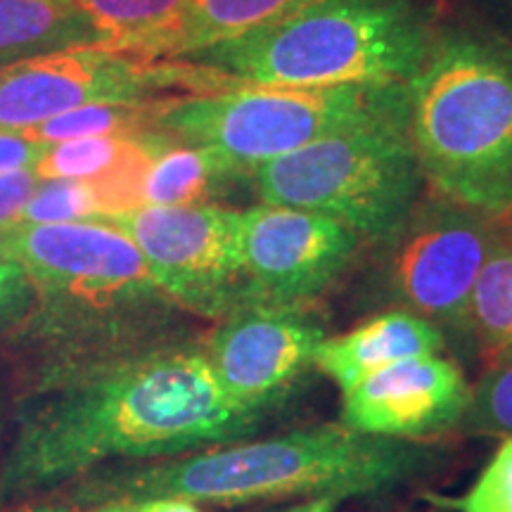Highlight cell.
I'll return each mask as SVG.
<instances>
[{
    "label": "cell",
    "instance_id": "obj_33",
    "mask_svg": "<svg viewBox=\"0 0 512 512\" xmlns=\"http://www.w3.org/2000/svg\"><path fill=\"white\" fill-rule=\"evenodd\" d=\"M510 221H512V214H510Z\"/></svg>",
    "mask_w": 512,
    "mask_h": 512
},
{
    "label": "cell",
    "instance_id": "obj_27",
    "mask_svg": "<svg viewBox=\"0 0 512 512\" xmlns=\"http://www.w3.org/2000/svg\"><path fill=\"white\" fill-rule=\"evenodd\" d=\"M38 183L41 178L34 169L0 174V230L10 228L19 219Z\"/></svg>",
    "mask_w": 512,
    "mask_h": 512
},
{
    "label": "cell",
    "instance_id": "obj_21",
    "mask_svg": "<svg viewBox=\"0 0 512 512\" xmlns=\"http://www.w3.org/2000/svg\"><path fill=\"white\" fill-rule=\"evenodd\" d=\"M467 437L512 439V356L482 368L458 430Z\"/></svg>",
    "mask_w": 512,
    "mask_h": 512
},
{
    "label": "cell",
    "instance_id": "obj_20",
    "mask_svg": "<svg viewBox=\"0 0 512 512\" xmlns=\"http://www.w3.org/2000/svg\"><path fill=\"white\" fill-rule=\"evenodd\" d=\"M171 102V100H166ZM166 102H143V105H91L50 117L27 136L43 143H62V140L88 136H138L145 131H157V119Z\"/></svg>",
    "mask_w": 512,
    "mask_h": 512
},
{
    "label": "cell",
    "instance_id": "obj_15",
    "mask_svg": "<svg viewBox=\"0 0 512 512\" xmlns=\"http://www.w3.org/2000/svg\"><path fill=\"white\" fill-rule=\"evenodd\" d=\"M252 176L204 145L174 138L152 159L143 183V204L150 207H197L216 204Z\"/></svg>",
    "mask_w": 512,
    "mask_h": 512
},
{
    "label": "cell",
    "instance_id": "obj_6",
    "mask_svg": "<svg viewBox=\"0 0 512 512\" xmlns=\"http://www.w3.org/2000/svg\"><path fill=\"white\" fill-rule=\"evenodd\" d=\"M408 133V107L275 157L252 171L261 204L330 216L361 240H389L425 185Z\"/></svg>",
    "mask_w": 512,
    "mask_h": 512
},
{
    "label": "cell",
    "instance_id": "obj_19",
    "mask_svg": "<svg viewBox=\"0 0 512 512\" xmlns=\"http://www.w3.org/2000/svg\"><path fill=\"white\" fill-rule=\"evenodd\" d=\"M100 36V48L159 60L188 0H67Z\"/></svg>",
    "mask_w": 512,
    "mask_h": 512
},
{
    "label": "cell",
    "instance_id": "obj_11",
    "mask_svg": "<svg viewBox=\"0 0 512 512\" xmlns=\"http://www.w3.org/2000/svg\"><path fill=\"white\" fill-rule=\"evenodd\" d=\"M361 245L330 216L280 204L240 211V247L256 304L306 306L347 271Z\"/></svg>",
    "mask_w": 512,
    "mask_h": 512
},
{
    "label": "cell",
    "instance_id": "obj_5",
    "mask_svg": "<svg viewBox=\"0 0 512 512\" xmlns=\"http://www.w3.org/2000/svg\"><path fill=\"white\" fill-rule=\"evenodd\" d=\"M422 0H318L297 15L178 62L254 86L411 83L437 43Z\"/></svg>",
    "mask_w": 512,
    "mask_h": 512
},
{
    "label": "cell",
    "instance_id": "obj_23",
    "mask_svg": "<svg viewBox=\"0 0 512 512\" xmlns=\"http://www.w3.org/2000/svg\"><path fill=\"white\" fill-rule=\"evenodd\" d=\"M102 214L91 181L79 178H48L36 185L12 226H50V223L91 221Z\"/></svg>",
    "mask_w": 512,
    "mask_h": 512
},
{
    "label": "cell",
    "instance_id": "obj_28",
    "mask_svg": "<svg viewBox=\"0 0 512 512\" xmlns=\"http://www.w3.org/2000/svg\"><path fill=\"white\" fill-rule=\"evenodd\" d=\"M72 512H202L197 503L183 498H140V501H114L91 505V508H72Z\"/></svg>",
    "mask_w": 512,
    "mask_h": 512
},
{
    "label": "cell",
    "instance_id": "obj_22",
    "mask_svg": "<svg viewBox=\"0 0 512 512\" xmlns=\"http://www.w3.org/2000/svg\"><path fill=\"white\" fill-rule=\"evenodd\" d=\"M131 140L133 136H88L50 143L34 171L41 181H48V178L93 181L119 164Z\"/></svg>",
    "mask_w": 512,
    "mask_h": 512
},
{
    "label": "cell",
    "instance_id": "obj_17",
    "mask_svg": "<svg viewBox=\"0 0 512 512\" xmlns=\"http://www.w3.org/2000/svg\"><path fill=\"white\" fill-rule=\"evenodd\" d=\"M86 46L100 36L67 0H0V69Z\"/></svg>",
    "mask_w": 512,
    "mask_h": 512
},
{
    "label": "cell",
    "instance_id": "obj_26",
    "mask_svg": "<svg viewBox=\"0 0 512 512\" xmlns=\"http://www.w3.org/2000/svg\"><path fill=\"white\" fill-rule=\"evenodd\" d=\"M50 143L27 136L24 131H3L0 128V174L36 169L46 155Z\"/></svg>",
    "mask_w": 512,
    "mask_h": 512
},
{
    "label": "cell",
    "instance_id": "obj_12",
    "mask_svg": "<svg viewBox=\"0 0 512 512\" xmlns=\"http://www.w3.org/2000/svg\"><path fill=\"white\" fill-rule=\"evenodd\" d=\"M323 337L304 306L256 304L219 320L202 349L223 396L240 411L264 415L313 366Z\"/></svg>",
    "mask_w": 512,
    "mask_h": 512
},
{
    "label": "cell",
    "instance_id": "obj_9",
    "mask_svg": "<svg viewBox=\"0 0 512 512\" xmlns=\"http://www.w3.org/2000/svg\"><path fill=\"white\" fill-rule=\"evenodd\" d=\"M233 86L238 81L190 62L72 48L0 69V128L27 131L81 107L183 100Z\"/></svg>",
    "mask_w": 512,
    "mask_h": 512
},
{
    "label": "cell",
    "instance_id": "obj_2",
    "mask_svg": "<svg viewBox=\"0 0 512 512\" xmlns=\"http://www.w3.org/2000/svg\"><path fill=\"white\" fill-rule=\"evenodd\" d=\"M425 441L373 437L344 422L299 427L266 439H240L174 458L93 472L64 486L74 508L140 498L242 505L283 498L380 496L434 463Z\"/></svg>",
    "mask_w": 512,
    "mask_h": 512
},
{
    "label": "cell",
    "instance_id": "obj_25",
    "mask_svg": "<svg viewBox=\"0 0 512 512\" xmlns=\"http://www.w3.org/2000/svg\"><path fill=\"white\" fill-rule=\"evenodd\" d=\"M34 302L24 268L0 242V337L8 339L24 323Z\"/></svg>",
    "mask_w": 512,
    "mask_h": 512
},
{
    "label": "cell",
    "instance_id": "obj_10",
    "mask_svg": "<svg viewBox=\"0 0 512 512\" xmlns=\"http://www.w3.org/2000/svg\"><path fill=\"white\" fill-rule=\"evenodd\" d=\"M126 235L155 283L190 316L219 323L256 306L240 247V211L219 204L143 207L95 216Z\"/></svg>",
    "mask_w": 512,
    "mask_h": 512
},
{
    "label": "cell",
    "instance_id": "obj_4",
    "mask_svg": "<svg viewBox=\"0 0 512 512\" xmlns=\"http://www.w3.org/2000/svg\"><path fill=\"white\" fill-rule=\"evenodd\" d=\"M408 133L425 181L494 219L512 214V43L446 31L408 86Z\"/></svg>",
    "mask_w": 512,
    "mask_h": 512
},
{
    "label": "cell",
    "instance_id": "obj_14",
    "mask_svg": "<svg viewBox=\"0 0 512 512\" xmlns=\"http://www.w3.org/2000/svg\"><path fill=\"white\" fill-rule=\"evenodd\" d=\"M446 339L432 323L411 311L389 309L337 337H323L313 366L347 394L380 370L411 358L441 354Z\"/></svg>",
    "mask_w": 512,
    "mask_h": 512
},
{
    "label": "cell",
    "instance_id": "obj_1",
    "mask_svg": "<svg viewBox=\"0 0 512 512\" xmlns=\"http://www.w3.org/2000/svg\"><path fill=\"white\" fill-rule=\"evenodd\" d=\"M264 415L223 396L202 342L38 370L0 460V505L31 503L119 460L174 458L230 444Z\"/></svg>",
    "mask_w": 512,
    "mask_h": 512
},
{
    "label": "cell",
    "instance_id": "obj_29",
    "mask_svg": "<svg viewBox=\"0 0 512 512\" xmlns=\"http://www.w3.org/2000/svg\"><path fill=\"white\" fill-rule=\"evenodd\" d=\"M335 505L337 503L330 501V498H311V501L292 505V508L285 512H335Z\"/></svg>",
    "mask_w": 512,
    "mask_h": 512
},
{
    "label": "cell",
    "instance_id": "obj_24",
    "mask_svg": "<svg viewBox=\"0 0 512 512\" xmlns=\"http://www.w3.org/2000/svg\"><path fill=\"white\" fill-rule=\"evenodd\" d=\"M434 503L453 512H512V439H501L494 456L465 494L439 496Z\"/></svg>",
    "mask_w": 512,
    "mask_h": 512
},
{
    "label": "cell",
    "instance_id": "obj_30",
    "mask_svg": "<svg viewBox=\"0 0 512 512\" xmlns=\"http://www.w3.org/2000/svg\"><path fill=\"white\" fill-rule=\"evenodd\" d=\"M0 512H72L67 505H38V503H19V505H8Z\"/></svg>",
    "mask_w": 512,
    "mask_h": 512
},
{
    "label": "cell",
    "instance_id": "obj_8",
    "mask_svg": "<svg viewBox=\"0 0 512 512\" xmlns=\"http://www.w3.org/2000/svg\"><path fill=\"white\" fill-rule=\"evenodd\" d=\"M503 221L434 192L382 242L384 294L392 309L432 323L458 356L472 358V290Z\"/></svg>",
    "mask_w": 512,
    "mask_h": 512
},
{
    "label": "cell",
    "instance_id": "obj_18",
    "mask_svg": "<svg viewBox=\"0 0 512 512\" xmlns=\"http://www.w3.org/2000/svg\"><path fill=\"white\" fill-rule=\"evenodd\" d=\"M472 358L479 368L512 356V221L505 219L470 299Z\"/></svg>",
    "mask_w": 512,
    "mask_h": 512
},
{
    "label": "cell",
    "instance_id": "obj_32",
    "mask_svg": "<svg viewBox=\"0 0 512 512\" xmlns=\"http://www.w3.org/2000/svg\"><path fill=\"white\" fill-rule=\"evenodd\" d=\"M0 422H3V396H0Z\"/></svg>",
    "mask_w": 512,
    "mask_h": 512
},
{
    "label": "cell",
    "instance_id": "obj_3",
    "mask_svg": "<svg viewBox=\"0 0 512 512\" xmlns=\"http://www.w3.org/2000/svg\"><path fill=\"white\" fill-rule=\"evenodd\" d=\"M0 242L34 292L27 318L8 339L43 361L41 368L107 361L176 339L185 311L110 223L10 226L0 230Z\"/></svg>",
    "mask_w": 512,
    "mask_h": 512
},
{
    "label": "cell",
    "instance_id": "obj_13",
    "mask_svg": "<svg viewBox=\"0 0 512 512\" xmlns=\"http://www.w3.org/2000/svg\"><path fill=\"white\" fill-rule=\"evenodd\" d=\"M463 368L444 354L401 361L349 389L342 420L373 437L422 441L456 432L470 403Z\"/></svg>",
    "mask_w": 512,
    "mask_h": 512
},
{
    "label": "cell",
    "instance_id": "obj_7",
    "mask_svg": "<svg viewBox=\"0 0 512 512\" xmlns=\"http://www.w3.org/2000/svg\"><path fill=\"white\" fill-rule=\"evenodd\" d=\"M411 83L254 86L166 102L157 131L216 150L252 176L256 166L408 107Z\"/></svg>",
    "mask_w": 512,
    "mask_h": 512
},
{
    "label": "cell",
    "instance_id": "obj_31",
    "mask_svg": "<svg viewBox=\"0 0 512 512\" xmlns=\"http://www.w3.org/2000/svg\"><path fill=\"white\" fill-rule=\"evenodd\" d=\"M501 3V24H503V38L512 43V0H498Z\"/></svg>",
    "mask_w": 512,
    "mask_h": 512
},
{
    "label": "cell",
    "instance_id": "obj_16",
    "mask_svg": "<svg viewBox=\"0 0 512 512\" xmlns=\"http://www.w3.org/2000/svg\"><path fill=\"white\" fill-rule=\"evenodd\" d=\"M318 0H188L159 50V60H185L219 43L273 27Z\"/></svg>",
    "mask_w": 512,
    "mask_h": 512
}]
</instances>
